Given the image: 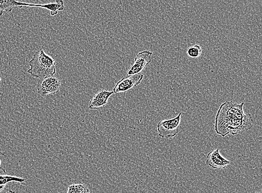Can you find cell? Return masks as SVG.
Instances as JSON below:
<instances>
[{
    "label": "cell",
    "mask_w": 262,
    "mask_h": 193,
    "mask_svg": "<svg viewBox=\"0 0 262 193\" xmlns=\"http://www.w3.org/2000/svg\"><path fill=\"white\" fill-rule=\"evenodd\" d=\"M245 103L237 104L226 101L219 107L215 120L216 134L225 137L243 133L251 130L253 126L251 114H245L243 111Z\"/></svg>",
    "instance_id": "1"
},
{
    "label": "cell",
    "mask_w": 262,
    "mask_h": 193,
    "mask_svg": "<svg viewBox=\"0 0 262 193\" xmlns=\"http://www.w3.org/2000/svg\"><path fill=\"white\" fill-rule=\"evenodd\" d=\"M28 73L38 79L56 74V61L41 48L29 62Z\"/></svg>",
    "instance_id": "2"
},
{
    "label": "cell",
    "mask_w": 262,
    "mask_h": 193,
    "mask_svg": "<svg viewBox=\"0 0 262 193\" xmlns=\"http://www.w3.org/2000/svg\"><path fill=\"white\" fill-rule=\"evenodd\" d=\"M181 120L182 113H179L173 118L161 120L157 126L158 135L162 138L175 137L179 133Z\"/></svg>",
    "instance_id": "3"
},
{
    "label": "cell",
    "mask_w": 262,
    "mask_h": 193,
    "mask_svg": "<svg viewBox=\"0 0 262 193\" xmlns=\"http://www.w3.org/2000/svg\"><path fill=\"white\" fill-rule=\"evenodd\" d=\"M61 81L56 77L48 76L39 79L36 86L38 93L42 98L59 92Z\"/></svg>",
    "instance_id": "4"
},
{
    "label": "cell",
    "mask_w": 262,
    "mask_h": 193,
    "mask_svg": "<svg viewBox=\"0 0 262 193\" xmlns=\"http://www.w3.org/2000/svg\"><path fill=\"white\" fill-rule=\"evenodd\" d=\"M143 78L144 75L142 74L124 77L115 84L113 91L114 93L126 92L138 86L143 80Z\"/></svg>",
    "instance_id": "5"
},
{
    "label": "cell",
    "mask_w": 262,
    "mask_h": 193,
    "mask_svg": "<svg viewBox=\"0 0 262 193\" xmlns=\"http://www.w3.org/2000/svg\"><path fill=\"white\" fill-rule=\"evenodd\" d=\"M153 53L145 51L139 52L135 59V62L127 71V76L141 74L143 69L151 62Z\"/></svg>",
    "instance_id": "6"
},
{
    "label": "cell",
    "mask_w": 262,
    "mask_h": 193,
    "mask_svg": "<svg viewBox=\"0 0 262 193\" xmlns=\"http://www.w3.org/2000/svg\"><path fill=\"white\" fill-rule=\"evenodd\" d=\"M206 163L210 167L214 168H224L230 163V161L221 154L219 149L212 150L206 156Z\"/></svg>",
    "instance_id": "7"
},
{
    "label": "cell",
    "mask_w": 262,
    "mask_h": 193,
    "mask_svg": "<svg viewBox=\"0 0 262 193\" xmlns=\"http://www.w3.org/2000/svg\"><path fill=\"white\" fill-rule=\"evenodd\" d=\"M114 94L113 91L102 90L94 95L89 102V108L91 110H98L105 107L110 98Z\"/></svg>",
    "instance_id": "8"
},
{
    "label": "cell",
    "mask_w": 262,
    "mask_h": 193,
    "mask_svg": "<svg viewBox=\"0 0 262 193\" xmlns=\"http://www.w3.org/2000/svg\"><path fill=\"white\" fill-rule=\"evenodd\" d=\"M24 7L43 8L50 11V14L52 16H56L58 13V11H62L64 9V2L63 0H56V3L43 5L24 3Z\"/></svg>",
    "instance_id": "9"
},
{
    "label": "cell",
    "mask_w": 262,
    "mask_h": 193,
    "mask_svg": "<svg viewBox=\"0 0 262 193\" xmlns=\"http://www.w3.org/2000/svg\"><path fill=\"white\" fill-rule=\"evenodd\" d=\"M16 7L24 8L23 3L19 0H0V16H3L5 12L10 13Z\"/></svg>",
    "instance_id": "10"
},
{
    "label": "cell",
    "mask_w": 262,
    "mask_h": 193,
    "mask_svg": "<svg viewBox=\"0 0 262 193\" xmlns=\"http://www.w3.org/2000/svg\"><path fill=\"white\" fill-rule=\"evenodd\" d=\"M26 179L8 176V175H0V186L5 185L10 183L15 182L22 183L25 182Z\"/></svg>",
    "instance_id": "11"
},
{
    "label": "cell",
    "mask_w": 262,
    "mask_h": 193,
    "mask_svg": "<svg viewBox=\"0 0 262 193\" xmlns=\"http://www.w3.org/2000/svg\"><path fill=\"white\" fill-rule=\"evenodd\" d=\"M67 193H91L86 185L82 184H75L69 186Z\"/></svg>",
    "instance_id": "12"
},
{
    "label": "cell",
    "mask_w": 262,
    "mask_h": 193,
    "mask_svg": "<svg viewBox=\"0 0 262 193\" xmlns=\"http://www.w3.org/2000/svg\"><path fill=\"white\" fill-rule=\"evenodd\" d=\"M203 50L199 45H192L187 50V55L192 58H198L202 55Z\"/></svg>",
    "instance_id": "13"
},
{
    "label": "cell",
    "mask_w": 262,
    "mask_h": 193,
    "mask_svg": "<svg viewBox=\"0 0 262 193\" xmlns=\"http://www.w3.org/2000/svg\"><path fill=\"white\" fill-rule=\"evenodd\" d=\"M5 185L0 186V192H2L5 188Z\"/></svg>",
    "instance_id": "14"
},
{
    "label": "cell",
    "mask_w": 262,
    "mask_h": 193,
    "mask_svg": "<svg viewBox=\"0 0 262 193\" xmlns=\"http://www.w3.org/2000/svg\"><path fill=\"white\" fill-rule=\"evenodd\" d=\"M1 164H2V161L0 160V170H2L4 173H6V171L5 170H4L3 168L1 167Z\"/></svg>",
    "instance_id": "15"
},
{
    "label": "cell",
    "mask_w": 262,
    "mask_h": 193,
    "mask_svg": "<svg viewBox=\"0 0 262 193\" xmlns=\"http://www.w3.org/2000/svg\"><path fill=\"white\" fill-rule=\"evenodd\" d=\"M7 193H17V192L15 191L10 190L9 191H8Z\"/></svg>",
    "instance_id": "16"
},
{
    "label": "cell",
    "mask_w": 262,
    "mask_h": 193,
    "mask_svg": "<svg viewBox=\"0 0 262 193\" xmlns=\"http://www.w3.org/2000/svg\"><path fill=\"white\" fill-rule=\"evenodd\" d=\"M255 193H260V192H255Z\"/></svg>",
    "instance_id": "17"
}]
</instances>
